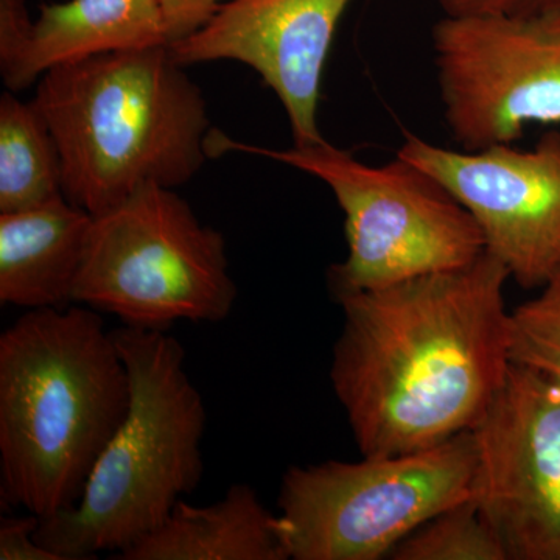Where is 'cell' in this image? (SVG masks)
<instances>
[{"mask_svg":"<svg viewBox=\"0 0 560 560\" xmlns=\"http://www.w3.org/2000/svg\"><path fill=\"white\" fill-rule=\"evenodd\" d=\"M510 279L485 250L459 270L335 296L330 383L361 456L425 451L480 422L511 366Z\"/></svg>","mask_w":560,"mask_h":560,"instance_id":"obj_1","label":"cell"},{"mask_svg":"<svg viewBox=\"0 0 560 560\" xmlns=\"http://www.w3.org/2000/svg\"><path fill=\"white\" fill-rule=\"evenodd\" d=\"M131 382L94 308H39L0 335L2 499L39 518L75 506L130 408Z\"/></svg>","mask_w":560,"mask_h":560,"instance_id":"obj_2","label":"cell"},{"mask_svg":"<svg viewBox=\"0 0 560 560\" xmlns=\"http://www.w3.org/2000/svg\"><path fill=\"white\" fill-rule=\"evenodd\" d=\"M33 102L57 140L65 197L92 217L143 184L187 183L209 156L205 97L167 46L51 69Z\"/></svg>","mask_w":560,"mask_h":560,"instance_id":"obj_3","label":"cell"},{"mask_svg":"<svg viewBox=\"0 0 560 560\" xmlns=\"http://www.w3.org/2000/svg\"><path fill=\"white\" fill-rule=\"evenodd\" d=\"M110 334L130 374V408L75 506L40 518L36 540L62 560L120 555L160 528L205 471L208 412L183 345L167 330L124 326Z\"/></svg>","mask_w":560,"mask_h":560,"instance_id":"obj_4","label":"cell"},{"mask_svg":"<svg viewBox=\"0 0 560 560\" xmlns=\"http://www.w3.org/2000/svg\"><path fill=\"white\" fill-rule=\"evenodd\" d=\"M237 150L283 162L323 180L345 213L348 257L331 265L334 296L383 289L433 272L459 270L486 250L469 210L418 165L364 164L331 143L270 150L213 132L209 153Z\"/></svg>","mask_w":560,"mask_h":560,"instance_id":"obj_5","label":"cell"},{"mask_svg":"<svg viewBox=\"0 0 560 560\" xmlns=\"http://www.w3.org/2000/svg\"><path fill=\"white\" fill-rule=\"evenodd\" d=\"M235 300L223 234L172 187L143 184L94 217L73 302L125 326L167 330L178 320L220 323Z\"/></svg>","mask_w":560,"mask_h":560,"instance_id":"obj_6","label":"cell"},{"mask_svg":"<svg viewBox=\"0 0 560 560\" xmlns=\"http://www.w3.org/2000/svg\"><path fill=\"white\" fill-rule=\"evenodd\" d=\"M471 430L405 455L327 460L283 474L278 506L293 560H378L442 511L474 499Z\"/></svg>","mask_w":560,"mask_h":560,"instance_id":"obj_7","label":"cell"},{"mask_svg":"<svg viewBox=\"0 0 560 560\" xmlns=\"http://www.w3.org/2000/svg\"><path fill=\"white\" fill-rule=\"evenodd\" d=\"M442 113L460 149L560 124V11L445 16L431 31Z\"/></svg>","mask_w":560,"mask_h":560,"instance_id":"obj_8","label":"cell"},{"mask_svg":"<svg viewBox=\"0 0 560 560\" xmlns=\"http://www.w3.org/2000/svg\"><path fill=\"white\" fill-rule=\"evenodd\" d=\"M471 433L474 499L508 560H560V382L511 363Z\"/></svg>","mask_w":560,"mask_h":560,"instance_id":"obj_9","label":"cell"},{"mask_svg":"<svg viewBox=\"0 0 560 560\" xmlns=\"http://www.w3.org/2000/svg\"><path fill=\"white\" fill-rule=\"evenodd\" d=\"M397 156L440 180L477 221L486 250L523 289L560 271V131L530 150H451L405 132Z\"/></svg>","mask_w":560,"mask_h":560,"instance_id":"obj_10","label":"cell"},{"mask_svg":"<svg viewBox=\"0 0 560 560\" xmlns=\"http://www.w3.org/2000/svg\"><path fill=\"white\" fill-rule=\"evenodd\" d=\"M352 0H230L189 38L168 44L179 66L232 60L256 70L289 117L294 147L324 142L320 81Z\"/></svg>","mask_w":560,"mask_h":560,"instance_id":"obj_11","label":"cell"},{"mask_svg":"<svg viewBox=\"0 0 560 560\" xmlns=\"http://www.w3.org/2000/svg\"><path fill=\"white\" fill-rule=\"evenodd\" d=\"M167 46L158 0H68L39 7L0 0V73L24 91L51 69L113 51Z\"/></svg>","mask_w":560,"mask_h":560,"instance_id":"obj_12","label":"cell"},{"mask_svg":"<svg viewBox=\"0 0 560 560\" xmlns=\"http://www.w3.org/2000/svg\"><path fill=\"white\" fill-rule=\"evenodd\" d=\"M92 223L66 197L0 213V302L28 311L73 302Z\"/></svg>","mask_w":560,"mask_h":560,"instance_id":"obj_13","label":"cell"},{"mask_svg":"<svg viewBox=\"0 0 560 560\" xmlns=\"http://www.w3.org/2000/svg\"><path fill=\"white\" fill-rule=\"evenodd\" d=\"M119 560H289L280 515L248 485H234L208 506L179 500L160 528L121 551Z\"/></svg>","mask_w":560,"mask_h":560,"instance_id":"obj_14","label":"cell"},{"mask_svg":"<svg viewBox=\"0 0 560 560\" xmlns=\"http://www.w3.org/2000/svg\"><path fill=\"white\" fill-rule=\"evenodd\" d=\"M65 197L57 140L35 102L0 98V213Z\"/></svg>","mask_w":560,"mask_h":560,"instance_id":"obj_15","label":"cell"},{"mask_svg":"<svg viewBox=\"0 0 560 560\" xmlns=\"http://www.w3.org/2000/svg\"><path fill=\"white\" fill-rule=\"evenodd\" d=\"M389 559L508 560V555L477 501L469 499L423 523L390 551Z\"/></svg>","mask_w":560,"mask_h":560,"instance_id":"obj_16","label":"cell"},{"mask_svg":"<svg viewBox=\"0 0 560 560\" xmlns=\"http://www.w3.org/2000/svg\"><path fill=\"white\" fill-rule=\"evenodd\" d=\"M540 289L510 312V360L560 382V271Z\"/></svg>","mask_w":560,"mask_h":560,"instance_id":"obj_17","label":"cell"},{"mask_svg":"<svg viewBox=\"0 0 560 560\" xmlns=\"http://www.w3.org/2000/svg\"><path fill=\"white\" fill-rule=\"evenodd\" d=\"M230 0H158L168 44L201 31Z\"/></svg>","mask_w":560,"mask_h":560,"instance_id":"obj_18","label":"cell"},{"mask_svg":"<svg viewBox=\"0 0 560 560\" xmlns=\"http://www.w3.org/2000/svg\"><path fill=\"white\" fill-rule=\"evenodd\" d=\"M40 518L28 512L24 517L0 522V560H62L36 540Z\"/></svg>","mask_w":560,"mask_h":560,"instance_id":"obj_19","label":"cell"},{"mask_svg":"<svg viewBox=\"0 0 560 560\" xmlns=\"http://www.w3.org/2000/svg\"><path fill=\"white\" fill-rule=\"evenodd\" d=\"M445 16L471 14H503L533 16L560 11V0H438Z\"/></svg>","mask_w":560,"mask_h":560,"instance_id":"obj_20","label":"cell"}]
</instances>
